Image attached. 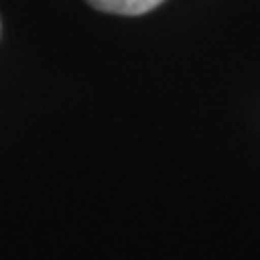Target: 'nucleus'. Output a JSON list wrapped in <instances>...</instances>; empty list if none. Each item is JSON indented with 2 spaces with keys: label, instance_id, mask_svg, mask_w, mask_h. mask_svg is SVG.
Masks as SVG:
<instances>
[{
  "label": "nucleus",
  "instance_id": "obj_1",
  "mask_svg": "<svg viewBox=\"0 0 260 260\" xmlns=\"http://www.w3.org/2000/svg\"><path fill=\"white\" fill-rule=\"evenodd\" d=\"M93 9L115 15H143L152 9H156L165 0H85Z\"/></svg>",
  "mask_w": 260,
  "mask_h": 260
}]
</instances>
